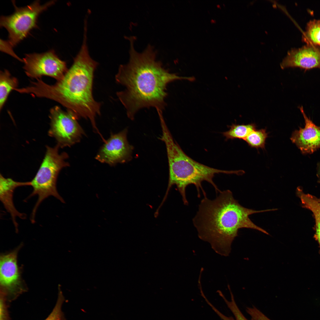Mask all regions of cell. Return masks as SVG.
I'll return each instance as SVG.
<instances>
[{
	"label": "cell",
	"mask_w": 320,
	"mask_h": 320,
	"mask_svg": "<svg viewBox=\"0 0 320 320\" xmlns=\"http://www.w3.org/2000/svg\"><path fill=\"white\" fill-rule=\"evenodd\" d=\"M130 41L129 60L121 65L115 76L116 82L126 88L116 93L119 100L126 109L128 117L133 120L136 113L143 108L153 107L162 111L167 104V86L177 80H194L193 77L179 76L170 73L156 59V52L148 45L142 52L134 46L135 38Z\"/></svg>",
	"instance_id": "1"
},
{
	"label": "cell",
	"mask_w": 320,
	"mask_h": 320,
	"mask_svg": "<svg viewBox=\"0 0 320 320\" xmlns=\"http://www.w3.org/2000/svg\"><path fill=\"white\" fill-rule=\"evenodd\" d=\"M299 109L304 118L305 127L294 131L290 139L303 154H310L320 148V126L307 117L302 106Z\"/></svg>",
	"instance_id": "11"
},
{
	"label": "cell",
	"mask_w": 320,
	"mask_h": 320,
	"mask_svg": "<svg viewBox=\"0 0 320 320\" xmlns=\"http://www.w3.org/2000/svg\"><path fill=\"white\" fill-rule=\"evenodd\" d=\"M49 117L48 135L55 138L60 148L71 147L79 142L85 135L78 122L79 118L71 111H63L56 106L50 109Z\"/></svg>",
	"instance_id": "7"
},
{
	"label": "cell",
	"mask_w": 320,
	"mask_h": 320,
	"mask_svg": "<svg viewBox=\"0 0 320 320\" xmlns=\"http://www.w3.org/2000/svg\"><path fill=\"white\" fill-rule=\"evenodd\" d=\"M229 127V129L222 133L225 140L235 139H244L253 131L256 129L254 124L247 125L232 124Z\"/></svg>",
	"instance_id": "15"
},
{
	"label": "cell",
	"mask_w": 320,
	"mask_h": 320,
	"mask_svg": "<svg viewBox=\"0 0 320 320\" xmlns=\"http://www.w3.org/2000/svg\"><path fill=\"white\" fill-rule=\"evenodd\" d=\"M303 39L307 44L320 48V20L314 19L308 22Z\"/></svg>",
	"instance_id": "16"
},
{
	"label": "cell",
	"mask_w": 320,
	"mask_h": 320,
	"mask_svg": "<svg viewBox=\"0 0 320 320\" xmlns=\"http://www.w3.org/2000/svg\"><path fill=\"white\" fill-rule=\"evenodd\" d=\"M296 194L301 200L302 206L311 210L314 217L320 218V198L305 193L299 187L297 189Z\"/></svg>",
	"instance_id": "17"
},
{
	"label": "cell",
	"mask_w": 320,
	"mask_h": 320,
	"mask_svg": "<svg viewBox=\"0 0 320 320\" xmlns=\"http://www.w3.org/2000/svg\"><path fill=\"white\" fill-rule=\"evenodd\" d=\"M55 2V0L51 1L41 5L40 1L36 0L26 6L18 7L12 2L15 12L9 16H2L0 26L8 31V41L13 47L25 38L31 30L38 28L37 22L39 15Z\"/></svg>",
	"instance_id": "6"
},
{
	"label": "cell",
	"mask_w": 320,
	"mask_h": 320,
	"mask_svg": "<svg viewBox=\"0 0 320 320\" xmlns=\"http://www.w3.org/2000/svg\"><path fill=\"white\" fill-rule=\"evenodd\" d=\"M0 320H10L7 302L6 297L0 293Z\"/></svg>",
	"instance_id": "20"
},
{
	"label": "cell",
	"mask_w": 320,
	"mask_h": 320,
	"mask_svg": "<svg viewBox=\"0 0 320 320\" xmlns=\"http://www.w3.org/2000/svg\"><path fill=\"white\" fill-rule=\"evenodd\" d=\"M59 148L57 145L53 147L46 146L45 155L39 169L30 181L33 191L26 200L35 196L38 197L31 214L30 220L32 223H35L38 208L46 199L53 196L62 202H64L57 191V182L61 170L69 166V163L66 161L69 156L65 152L59 153Z\"/></svg>",
	"instance_id": "5"
},
{
	"label": "cell",
	"mask_w": 320,
	"mask_h": 320,
	"mask_svg": "<svg viewBox=\"0 0 320 320\" xmlns=\"http://www.w3.org/2000/svg\"><path fill=\"white\" fill-rule=\"evenodd\" d=\"M217 8H220H220H221V6H220V5H219V4H217Z\"/></svg>",
	"instance_id": "26"
},
{
	"label": "cell",
	"mask_w": 320,
	"mask_h": 320,
	"mask_svg": "<svg viewBox=\"0 0 320 320\" xmlns=\"http://www.w3.org/2000/svg\"><path fill=\"white\" fill-rule=\"evenodd\" d=\"M23 60L26 74L36 79L46 76L58 81L68 70L66 62L60 59L53 50L41 53L26 54Z\"/></svg>",
	"instance_id": "8"
},
{
	"label": "cell",
	"mask_w": 320,
	"mask_h": 320,
	"mask_svg": "<svg viewBox=\"0 0 320 320\" xmlns=\"http://www.w3.org/2000/svg\"><path fill=\"white\" fill-rule=\"evenodd\" d=\"M64 301L65 298L62 292L59 289L56 304L51 312L44 320H65L62 311V306Z\"/></svg>",
	"instance_id": "19"
},
{
	"label": "cell",
	"mask_w": 320,
	"mask_h": 320,
	"mask_svg": "<svg viewBox=\"0 0 320 320\" xmlns=\"http://www.w3.org/2000/svg\"><path fill=\"white\" fill-rule=\"evenodd\" d=\"M12 48L13 47L8 41H5L1 39H0V50L1 51L8 54L21 62H23V60L20 59L15 53Z\"/></svg>",
	"instance_id": "21"
},
{
	"label": "cell",
	"mask_w": 320,
	"mask_h": 320,
	"mask_svg": "<svg viewBox=\"0 0 320 320\" xmlns=\"http://www.w3.org/2000/svg\"><path fill=\"white\" fill-rule=\"evenodd\" d=\"M268 133L265 129H256L250 132L244 139L251 147L264 149Z\"/></svg>",
	"instance_id": "18"
},
{
	"label": "cell",
	"mask_w": 320,
	"mask_h": 320,
	"mask_svg": "<svg viewBox=\"0 0 320 320\" xmlns=\"http://www.w3.org/2000/svg\"><path fill=\"white\" fill-rule=\"evenodd\" d=\"M160 121L162 135L160 139L164 143L166 146L169 167V179L167 190L159 207L164 202L170 189L173 185H176L184 204L188 205V202L185 191L188 185L193 184L195 186L198 197H200L201 191L205 197L206 193L202 186L203 181H205L211 184L217 193L221 191L213 181L215 174H239L238 170L227 171L215 169L193 160L184 153L174 140L164 119H161Z\"/></svg>",
	"instance_id": "4"
},
{
	"label": "cell",
	"mask_w": 320,
	"mask_h": 320,
	"mask_svg": "<svg viewBox=\"0 0 320 320\" xmlns=\"http://www.w3.org/2000/svg\"><path fill=\"white\" fill-rule=\"evenodd\" d=\"M274 210L273 209L256 210L244 207L234 199L232 192L227 190L220 191L213 200L204 197L199 205L193 222L200 239L208 242L217 254L227 256L239 229H254L269 235L265 230L255 224L249 216Z\"/></svg>",
	"instance_id": "3"
},
{
	"label": "cell",
	"mask_w": 320,
	"mask_h": 320,
	"mask_svg": "<svg viewBox=\"0 0 320 320\" xmlns=\"http://www.w3.org/2000/svg\"><path fill=\"white\" fill-rule=\"evenodd\" d=\"M282 69L298 67L305 70L320 68V48L311 44L289 51L281 63Z\"/></svg>",
	"instance_id": "12"
},
{
	"label": "cell",
	"mask_w": 320,
	"mask_h": 320,
	"mask_svg": "<svg viewBox=\"0 0 320 320\" xmlns=\"http://www.w3.org/2000/svg\"><path fill=\"white\" fill-rule=\"evenodd\" d=\"M21 247L0 255V293L9 302L15 300L27 289L17 263L18 253Z\"/></svg>",
	"instance_id": "9"
},
{
	"label": "cell",
	"mask_w": 320,
	"mask_h": 320,
	"mask_svg": "<svg viewBox=\"0 0 320 320\" xmlns=\"http://www.w3.org/2000/svg\"><path fill=\"white\" fill-rule=\"evenodd\" d=\"M17 79L11 76L7 70L1 71L0 73V109L1 110L11 91L17 88Z\"/></svg>",
	"instance_id": "14"
},
{
	"label": "cell",
	"mask_w": 320,
	"mask_h": 320,
	"mask_svg": "<svg viewBox=\"0 0 320 320\" xmlns=\"http://www.w3.org/2000/svg\"><path fill=\"white\" fill-rule=\"evenodd\" d=\"M31 185V181H17L10 178H5L0 174V200L5 209L10 214L17 233L18 231V225L16 218L24 219L26 218V215L19 212L16 208L13 201V193L15 189L18 187Z\"/></svg>",
	"instance_id": "13"
},
{
	"label": "cell",
	"mask_w": 320,
	"mask_h": 320,
	"mask_svg": "<svg viewBox=\"0 0 320 320\" xmlns=\"http://www.w3.org/2000/svg\"><path fill=\"white\" fill-rule=\"evenodd\" d=\"M86 41L84 34L79 52L60 80L50 85L37 79L31 82L30 86L23 88L22 92L56 101L79 119H89L95 132L100 135L95 119L101 114V104L95 100L92 94L94 74L98 63L89 56Z\"/></svg>",
	"instance_id": "2"
},
{
	"label": "cell",
	"mask_w": 320,
	"mask_h": 320,
	"mask_svg": "<svg viewBox=\"0 0 320 320\" xmlns=\"http://www.w3.org/2000/svg\"><path fill=\"white\" fill-rule=\"evenodd\" d=\"M127 129L125 128L117 133H111L110 137L100 148L95 159L111 166L130 161L132 158L133 147L127 140Z\"/></svg>",
	"instance_id": "10"
},
{
	"label": "cell",
	"mask_w": 320,
	"mask_h": 320,
	"mask_svg": "<svg viewBox=\"0 0 320 320\" xmlns=\"http://www.w3.org/2000/svg\"><path fill=\"white\" fill-rule=\"evenodd\" d=\"M315 221V234L314 237L318 242L320 248V218L314 217Z\"/></svg>",
	"instance_id": "23"
},
{
	"label": "cell",
	"mask_w": 320,
	"mask_h": 320,
	"mask_svg": "<svg viewBox=\"0 0 320 320\" xmlns=\"http://www.w3.org/2000/svg\"><path fill=\"white\" fill-rule=\"evenodd\" d=\"M317 169L318 175L320 178V162L318 164Z\"/></svg>",
	"instance_id": "24"
},
{
	"label": "cell",
	"mask_w": 320,
	"mask_h": 320,
	"mask_svg": "<svg viewBox=\"0 0 320 320\" xmlns=\"http://www.w3.org/2000/svg\"><path fill=\"white\" fill-rule=\"evenodd\" d=\"M232 312L234 315L235 319L232 317H228L225 320H248L243 315L238 307L233 308Z\"/></svg>",
	"instance_id": "22"
},
{
	"label": "cell",
	"mask_w": 320,
	"mask_h": 320,
	"mask_svg": "<svg viewBox=\"0 0 320 320\" xmlns=\"http://www.w3.org/2000/svg\"><path fill=\"white\" fill-rule=\"evenodd\" d=\"M210 22L211 23L214 24L216 23V21L215 19H212L211 20Z\"/></svg>",
	"instance_id": "25"
}]
</instances>
